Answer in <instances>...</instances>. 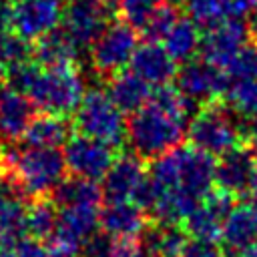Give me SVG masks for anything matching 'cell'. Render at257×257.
Returning <instances> with one entry per match:
<instances>
[{
  "instance_id": "cell-1",
  "label": "cell",
  "mask_w": 257,
  "mask_h": 257,
  "mask_svg": "<svg viewBox=\"0 0 257 257\" xmlns=\"http://www.w3.org/2000/svg\"><path fill=\"white\" fill-rule=\"evenodd\" d=\"M215 157L177 147L149 167V201L145 213L155 223H181L215 189Z\"/></svg>"
},
{
  "instance_id": "cell-2",
  "label": "cell",
  "mask_w": 257,
  "mask_h": 257,
  "mask_svg": "<svg viewBox=\"0 0 257 257\" xmlns=\"http://www.w3.org/2000/svg\"><path fill=\"white\" fill-rule=\"evenodd\" d=\"M6 84L18 92H24L42 112L62 116L74 114L86 94L84 78L76 64L44 68L30 60L8 68Z\"/></svg>"
},
{
  "instance_id": "cell-3",
  "label": "cell",
  "mask_w": 257,
  "mask_h": 257,
  "mask_svg": "<svg viewBox=\"0 0 257 257\" xmlns=\"http://www.w3.org/2000/svg\"><path fill=\"white\" fill-rule=\"evenodd\" d=\"M6 177L30 203L40 197H50L56 185L64 179L66 163L58 149L22 147L10 149L6 157Z\"/></svg>"
},
{
  "instance_id": "cell-4",
  "label": "cell",
  "mask_w": 257,
  "mask_h": 257,
  "mask_svg": "<svg viewBox=\"0 0 257 257\" xmlns=\"http://www.w3.org/2000/svg\"><path fill=\"white\" fill-rule=\"evenodd\" d=\"M185 137V118L149 102L126 120V143L143 161H155L177 149Z\"/></svg>"
},
{
  "instance_id": "cell-5",
  "label": "cell",
  "mask_w": 257,
  "mask_h": 257,
  "mask_svg": "<svg viewBox=\"0 0 257 257\" xmlns=\"http://www.w3.org/2000/svg\"><path fill=\"white\" fill-rule=\"evenodd\" d=\"M187 139L191 147L211 155L223 157L229 151L247 145L237 118H233V110L223 102H209L199 108L187 128Z\"/></svg>"
},
{
  "instance_id": "cell-6",
  "label": "cell",
  "mask_w": 257,
  "mask_h": 257,
  "mask_svg": "<svg viewBox=\"0 0 257 257\" xmlns=\"http://www.w3.org/2000/svg\"><path fill=\"white\" fill-rule=\"evenodd\" d=\"M72 126L74 133L96 139L112 149H120L126 143V120L122 110L102 88L86 90L82 102L74 110Z\"/></svg>"
},
{
  "instance_id": "cell-7",
  "label": "cell",
  "mask_w": 257,
  "mask_h": 257,
  "mask_svg": "<svg viewBox=\"0 0 257 257\" xmlns=\"http://www.w3.org/2000/svg\"><path fill=\"white\" fill-rule=\"evenodd\" d=\"M137 46V28H133L124 20H110V24L98 34V38L88 48L90 66L98 76L108 80L116 72L124 70L126 64H131Z\"/></svg>"
},
{
  "instance_id": "cell-8",
  "label": "cell",
  "mask_w": 257,
  "mask_h": 257,
  "mask_svg": "<svg viewBox=\"0 0 257 257\" xmlns=\"http://www.w3.org/2000/svg\"><path fill=\"white\" fill-rule=\"evenodd\" d=\"M118 0H68L62 10L60 28L80 48H90L98 34L116 14Z\"/></svg>"
},
{
  "instance_id": "cell-9",
  "label": "cell",
  "mask_w": 257,
  "mask_h": 257,
  "mask_svg": "<svg viewBox=\"0 0 257 257\" xmlns=\"http://www.w3.org/2000/svg\"><path fill=\"white\" fill-rule=\"evenodd\" d=\"M215 187L231 197L257 201V157L247 145H241L219 157L215 169Z\"/></svg>"
},
{
  "instance_id": "cell-10",
  "label": "cell",
  "mask_w": 257,
  "mask_h": 257,
  "mask_svg": "<svg viewBox=\"0 0 257 257\" xmlns=\"http://www.w3.org/2000/svg\"><path fill=\"white\" fill-rule=\"evenodd\" d=\"M177 88L193 102V104H209L223 100L229 88V74L223 68L213 66L207 60H189L177 70Z\"/></svg>"
},
{
  "instance_id": "cell-11",
  "label": "cell",
  "mask_w": 257,
  "mask_h": 257,
  "mask_svg": "<svg viewBox=\"0 0 257 257\" xmlns=\"http://www.w3.org/2000/svg\"><path fill=\"white\" fill-rule=\"evenodd\" d=\"M247 42V26L239 18H223L207 26V32L201 36V54L203 60L227 72Z\"/></svg>"
},
{
  "instance_id": "cell-12",
  "label": "cell",
  "mask_w": 257,
  "mask_h": 257,
  "mask_svg": "<svg viewBox=\"0 0 257 257\" xmlns=\"http://www.w3.org/2000/svg\"><path fill=\"white\" fill-rule=\"evenodd\" d=\"M62 155H64L66 171L70 175L90 179V181L102 179L110 169L112 161L116 159L112 147L78 133H74L68 139Z\"/></svg>"
},
{
  "instance_id": "cell-13",
  "label": "cell",
  "mask_w": 257,
  "mask_h": 257,
  "mask_svg": "<svg viewBox=\"0 0 257 257\" xmlns=\"http://www.w3.org/2000/svg\"><path fill=\"white\" fill-rule=\"evenodd\" d=\"M149 179V169L145 161L135 153L118 155L106 175L102 177V197L106 201H133L141 193Z\"/></svg>"
},
{
  "instance_id": "cell-14",
  "label": "cell",
  "mask_w": 257,
  "mask_h": 257,
  "mask_svg": "<svg viewBox=\"0 0 257 257\" xmlns=\"http://www.w3.org/2000/svg\"><path fill=\"white\" fill-rule=\"evenodd\" d=\"M62 0H20L12 2V30L28 40H36L58 28L62 20Z\"/></svg>"
},
{
  "instance_id": "cell-15",
  "label": "cell",
  "mask_w": 257,
  "mask_h": 257,
  "mask_svg": "<svg viewBox=\"0 0 257 257\" xmlns=\"http://www.w3.org/2000/svg\"><path fill=\"white\" fill-rule=\"evenodd\" d=\"M235 197H231L229 193L221 191V189H213L191 213L189 217L183 221L185 231L193 237V239H203V241H219L221 239V231H223V223L227 213L231 211V207Z\"/></svg>"
},
{
  "instance_id": "cell-16",
  "label": "cell",
  "mask_w": 257,
  "mask_h": 257,
  "mask_svg": "<svg viewBox=\"0 0 257 257\" xmlns=\"http://www.w3.org/2000/svg\"><path fill=\"white\" fill-rule=\"evenodd\" d=\"M221 241L225 253H243L257 245V201L241 199L225 217Z\"/></svg>"
},
{
  "instance_id": "cell-17",
  "label": "cell",
  "mask_w": 257,
  "mask_h": 257,
  "mask_svg": "<svg viewBox=\"0 0 257 257\" xmlns=\"http://www.w3.org/2000/svg\"><path fill=\"white\" fill-rule=\"evenodd\" d=\"M147 225L145 211L133 201H106L100 207L98 227L110 239H139Z\"/></svg>"
},
{
  "instance_id": "cell-18",
  "label": "cell",
  "mask_w": 257,
  "mask_h": 257,
  "mask_svg": "<svg viewBox=\"0 0 257 257\" xmlns=\"http://www.w3.org/2000/svg\"><path fill=\"white\" fill-rule=\"evenodd\" d=\"M34 116L36 106L24 92H18L8 84L0 86V139L16 143L24 137Z\"/></svg>"
},
{
  "instance_id": "cell-19",
  "label": "cell",
  "mask_w": 257,
  "mask_h": 257,
  "mask_svg": "<svg viewBox=\"0 0 257 257\" xmlns=\"http://www.w3.org/2000/svg\"><path fill=\"white\" fill-rule=\"evenodd\" d=\"M128 66L151 86L169 84L177 76V62L161 42H145L137 46Z\"/></svg>"
},
{
  "instance_id": "cell-20",
  "label": "cell",
  "mask_w": 257,
  "mask_h": 257,
  "mask_svg": "<svg viewBox=\"0 0 257 257\" xmlns=\"http://www.w3.org/2000/svg\"><path fill=\"white\" fill-rule=\"evenodd\" d=\"M26 209L28 201L12 185L6 173L0 177V239L2 243H16L26 233Z\"/></svg>"
},
{
  "instance_id": "cell-21",
  "label": "cell",
  "mask_w": 257,
  "mask_h": 257,
  "mask_svg": "<svg viewBox=\"0 0 257 257\" xmlns=\"http://www.w3.org/2000/svg\"><path fill=\"white\" fill-rule=\"evenodd\" d=\"M147 257H181L189 233L181 223H149L139 237Z\"/></svg>"
},
{
  "instance_id": "cell-22",
  "label": "cell",
  "mask_w": 257,
  "mask_h": 257,
  "mask_svg": "<svg viewBox=\"0 0 257 257\" xmlns=\"http://www.w3.org/2000/svg\"><path fill=\"white\" fill-rule=\"evenodd\" d=\"M74 126L68 116L62 114H52V112H42L32 118L24 133V145L26 147H36V149H58L68 143L72 137Z\"/></svg>"
},
{
  "instance_id": "cell-23",
  "label": "cell",
  "mask_w": 257,
  "mask_h": 257,
  "mask_svg": "<svg viewBox=\"0 0 257 257\" xmlns=\"http://www.w3.org/2000/svg\"><path fill=\"white\" fill-rule=\"evenodd\" d=\"M106 92L110 100L122 110V112H137L145 104L151 102L153 90L147 80H143L133 70H120L114 76L106 80Z\"/></svg>"
},
{
  "instance_id": "cell-24",
  "label": "cell",
  "mask_w": 257,
  "mask_h": 257,
  "mask_svg": "<svg viewBox=\"0 0 257 257\" xmlns=\"http://www.w3.org/2000/svg\"><path fill=\"white\" fill-rule=\"evenodd\" d=\"M78 46L68 38V34L58 26L32 42V60L38 66L52 68L64 64H76Z\"/></svg>"
},
{
  "instance_id": "cell-25",
  "label": "cell",
  "mask_w": 257,
  "mask_h": 257,
  "mask_svg": "<svg viewBox=\"0 0 257 257\" xmlns=\"http://www.w3.org/2000/svg\"><path fill=\"white\" fill-rule=\"evenodd\" d=\"M50 199L54 201V205L58 209L62 207H74V205H94L100 207L102 197V189L96 181L90 179H82V177H64L56 189L50 193Z\"/></svg>"
},
{
  "instance_id": "cell-26",
  "label": "cell",
  "mask_w": 257,
  "mask_h": 257,
  "mask_svg": "<svg viewBox=\"0 0 257 257\" xmlns=\"http://www.w3.org/2000/svg\"><path fill=\"white\" fill-rule=\"evenodd\" d=\"M163 46L171 54L175 62H189L201 50V34L199 24L191 18H179L171 32L165 36Z\"/></svg>"
},
{
  "instance_id": "cell-27",
  "label": "cell",
  "mask_w": 257,
  "mask_h": 257,
  "mask_svg": "<svg viewBox=\"0 0 257 257\" xmlns=\"http://www.w3.org/2000/svg\"><path fill=\"white\" fill-rule=\"evenodd\" d=\"M58 223V207L50 197H40L28 203L26 209V233L36 241H46Z\"/></svg>"
},
{
  "instance_id": "cell-28",
  "label": "cell",
  "mask_w": 257,
  "mask_h": 257,
  "mask_svg": "<svg viewBox=\"0 0 257 257\" xmlns=\"http://www.w3.org/2000/svg\"><path fill=\"white\" fill-rule=\"evenodd\" d=\"M223 100L237 118H257V80H233Z\"/></svg>"
},
{
  "instance_id": "cell-29",
  "label": "cell",
  "mask_w": 257,
  "mask_h": 257,
  "mask_svg": "<svg viewBox=\"0 0 257 257\" xmlns=\"http://www.w3.org/2000/svg\"><path fill=\"white\" fill-rule=\"evenodd\" d=\"M32 60V40L14 30L0 32V64L8 70L12 66Z\"/></svg>"
},
{
  "instance_id": "cell-30",
  "label": "cell",
  "mask_w": 257,
  "mask_h": 257,
  "mask_svg": "<svg viewBox=\"0 0 257 257\" xmlns=\"http://www.w3.org/2000/svg\"><path fill=\"white\" fill-rule=\"evenodd\" d=\"M177 20H179V12L175 4L163 2L141 28L145 42H163L165 36L171 32V28L177 24Z\"/></svg>"
},
{
  "instance_id": "cell-31",
  "label": "cell",
  "mask_w": 257,
  "mask_h": 257,
  "mask_svg": "<svg viewBox=\"0 0 257 257\" xmlns=\"http://www.w3.org/2000/svg\"><path fill=\"white\" fill-rule=\"evenodd\" d=\"M165 0H118L116 2V14H120V20L128 22L133 28L141 30L143 24L149 20V16Z\"/></svg>"
},
{
  "instance_id": "cell-32",
  "label": "cell",
  "mask_w": 257,
  "mask_h": 257,
  "mask_svg": "<svg viewBox=\"0 0 257 257\" xmlns=\"http://www.w3.org/2000/svg\"><path fill=\"white\" fill-rule=\"evenodd\" d=\"M191 20L201 26H211L227 18V0H185Z\"/></svg>"
},
{
  "instance_id": "cell-33",
  "label": "cell",
  "mask_w": 257,
  "mask_h": 257,
  "mask_svg": "<svg viewBox=\"0 0 257 257\" xmlns=\"http://www.w3.org/2000/svg\"><path fill=\"white\" fill-rule=\"evenodd\" d=\"M227 74L233 80L247 78V80H257V42H247L243 50L237 54L233 64L229 66Z\"/></svg>"
},
{
  "instance_id": "cell-34",
  "label": "cell",
  "mask_w": 257,
  "mask_h": 257,
  "mask_svg": "<svg viewBox=\"0 0 257 257\" xmlns=\"http://www.w3.org/2000/svg\"><path fill=\"white\" fill-rule=\"evenodd\" d=\"M181 257H227V253L217 241L189 239V243L183 249Z\"/></svg>"
},
{
  "instance_id": "cell-35",
  "label": "cell",
  "mask_w": 257,
  "mask_h": 257,
  "mask_svg": "<svg viewBox=\"0 0 257 257\" xmlns=\"http://www.w3.org/2000/svg\"><path fill=\"white\" fill-rule=\"evenodd\" d=\"M110 245H112V239L106 233L96 231L92 237L86 239L82 247V257H108Z\"/></svg>"
},
{
  "instance_id": "cell-36",
  "label": "cell",
  "mask_w": 257,
  "mask_h": 257,
  "mask_svg": "<svg viewBox=\"0 0 257 257\" xmlns=\"http://www.w3.org/2000/svg\"><path fill=\"white\" fill-rule=\"evenodd\" d=\"M108 257H147L139 239H112Z\"/></svg>"
},
{
  "instance_id": "cell-37",
  "label": "cell",
  "mask_w": 257,
  "mask_h": 257,
  "mask_svg": "<svg viewBox=\"0 0 257 257\" xmlns=\"http://www.w3.org/2000/svg\"><path fill=\"white\" fill-rule=\"evenodd\" d=\"M12 245L14 257H50L46 251V245H42L40 241L32 239V237H24L16 243H8Z\"/></svg>"
},
{
  "instance_id": "cell-38",
  "label": "cell",
  "mask_w": 257,
  "mask_h": 257,
  "mask_svg": "<svg viewBox=\"0 0 257 257\" xmlns=\"http://www.w3.org/2000/svg\"><path fill=\"white\" fill-rule=\"evenodd\" d=\"M257 10V0H227V18H243Z\"/></svg>"
},
{
  "instance_id": "cell-39",
  "label": "cell",
  "mask_w": 257,
  "mask_h": 257,
  "mask_svg": "<svg viewBox=\"0 0 257 257\" xmlns=\"http://www.w3.org/2000/svg\"><path fill=\"white\" fill-rule=\"evenodd\" d=\"M247 34H249V40L251 42H257V10L253 14L247 16Z\"/></svg>"
},
{
  "instance_id": "cell-40",
  "label": "cell",
  "mask_w": 257,
  "mask_h": 257,
  "mask_svg": "<svg viewBox=\"0 0 257 257\" xmlns=\"http://www.w3.org/2000/svg\"><path fill=\"white\" fill-rule=\"evenodd\" d=\"M6 157H8V149H6V141L0 139V177L6 171Z\"/></svg>"
},
{
  "instance_id": "cell-41",
  "label": "cell",
  "mask_w": 257,
  "mask_h": 257,
  "mask_svg": "<svg viewBox=\"0 0 257 257\" xmlns=\"http://www.w3.org/2000/svg\"><path fill=\"white\" fill-rule=\"evenodd\" d=\"M0 257H14L12 245H8V243H2V241H0Z\"/></svg>"
},
{
  "instance_id": "cell-42",
  "label": "cell",
  "mask_w": 257,
  "mask_h": 257,
  "mask_svg": "<svg viewBox=\"0 0 257 257\" xmlns=\"http://www.w3.org/2000/svg\"><path fill=\"white\" fill-rule=\"evenodd\" d=\"M4 82H6V68L0 64V86H2Z\"/></svg>"
},
{
  "instance_id": "cell-43",
  "label": "cell",
  "mask_w": 257,
  "mask_h": 257,
  "mask_svg": "<svg viewBox=\"0 0 257 257\" xmlns=\"http://www.w3.org/2000/svg\"><path fill=\"white\" fill-rule=\"evenodd\" d=\"M175 2H179V4H181V2H185V0H171V4H175Z\"/></svg>"
},
{
  "instance_id": "cell-44",
  "label": "cell",
  "mask_w": 257,
  "mask_h": 257,
  "mask_svg": "<svg viewBox=\"0 0 257 257\" xmlns=\"http://www.w3.org/2000/svg\"><path fill=\"white\" fill-rule=\"evenodd\" d=\"M255 145V157H257V143H253Z\"/></svg>"
},
{
  "instance_id": "cell-45",
  "label": "cell",
  "mask_w": 257,
  "mask_h": 257,
  "mask_svg": "<svg viewBox=\"0 0 257 257\" xmlns=\"http://www.w3.org/2000/svg\"><path fill=\"white\" fill-rule=\"evenodd\" d=\"M12 2H20V0H12Z\"/></svg>"
},
{
  "instance_id": "cell-46",
  "label": "cell",
  "mask_w": 257,
  "mask_h": 257,
  "mask_svg": "<svg viewBox=\"0 0 257 257\" xmlns=\"http://www.w3.org/2000/svg\"><path fill=\"white\" fill-rule=\"evenodd\" d=\"M0 2H2V0H0Z\"/></svg>"
},
{
  "instance_id": "cell-47",
  "label": "cell",
  "mask_w": 257,
  "mask_h": 257,
  "mask_svg": "<svg viewBox=\"0 0 257 257\" xmlns=\"http://www.w3.org/2000/svg\"><path fill=\"white\" fill-rule=\"evenodd\" d=\"M0 241H2V239H0Z\"/></svg>"
}]
</instances>
